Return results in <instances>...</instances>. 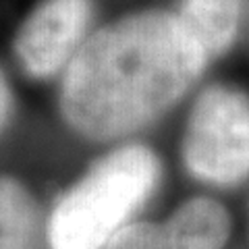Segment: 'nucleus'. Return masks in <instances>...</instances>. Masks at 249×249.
<instances>
[{
    "instance_id": "nucleus-1",
    "label": "nucleus",
    "mask_w": 249,
    "mask_h": 249,
    "mask_svg": "<svg viewBox=\"0 0 249 249\" xmlns=\"http://www.w3.org/2000/svg\"><path fill=\"white\" fill-rule=\"evenodd\" d=\"M208 58L177 13L127 15L85 37L60 81V110L75 131L106 142L170 110Z\"/></svg>"
},
{
    "instance_id": "nucleus-2",
    "label": "nucleus",
    "mask_w": 249,
    "mask_h": 249,
    "mask_svg": "<svg viewBox=\"0 0 249 249\" xmlns=\"http://www.w3.org/2000/svg\"><path fill=\"white\" fill-rule=\"evenodd\" d=\"M160 162L143 145L108 154L67 191L48 220L52 249H104L124 220L152 196Z\"/></svg>"
},
{
    "instance_id": "nucleus-3",
    "label": "nucleus",
    "mask_w": 249,
    "mask_h": 249,
    "mask_svg": "<svg viewBox=\"0 0 249 249\" xmlns=\"http://www.w3.org/2000/svg\"><path fill=\"white\" fill-rule=\"evenodd\" d=\"M187 170L204 183L231 187L249 177V96L212 85L191 108L183 142Z\"/></svg>"
},
{
    "instance_id": "nucleus-4",
    "label": "nucleus",
    "mask_w": 249,
    "mask_h": 249,
    "mask_svg": "<svg viewBox=\"0 0 249 249\" xmlns=\"http://www.w3.org/2000/svg\"><path fill=\"white\" fill-rule=\"evenodd\" d=\"M91 0H44L21 25L15 52L36 79H46L73 60L85 42L91 21Z\"/></svg>"
},
{
    "instance_id": "nucleus-5",
    "label": "nucleus",
    "mask_w": 249,
    "mask_h": 249,
    "mask_svg": "<svg viewBox=\"0 0 249 249\" xmlns=\"http://www.w3.org/2000/svg\"><path fill=\"white\" fill-rule=\"evenodd\" d=\"M229 235L231 218L224 206L193 197L166 222L124 224L104 249H222Z\"/></svg>"
},
{
    "instance_id": "nucleus-6",
    "label": "nucleus",
    "mask_w": 249,
    "mask_h": 249,
    "mask_svg": "<svg viewBox=\"0 0 249 249\" xmlns=\"http://www.w3.org/2000/svg\"><path fill=\"white\" fill-rule=\"evenodd\" d=\"M243 0H181L177 17L196 40L204 56L214 60L237 40Z\"/></svg>"
},
{
    "instance_id": "nucleus-7",
    "label": "nucleus",
    "mask_w": 249,
    "mask_h": 249,
    "mask_svg": "<svg viewBox=\"0 0 249 249\" xmlns=\"http://www.w3.org/2000/svg\"><path fill=\"white\" fill-rule=\"evenodd\" d=\"M0 249H52L36 201L15 178H0Z\"/></svg>"
},
{
    "instance_id": "nucleus-8",
    "label": "nucleus",
    "mask_w": 249,
    "mask_h": 249,
    "mask_svg": "<svg viewBox=\"0 0 249 249\" xmlns=\"http://www.w3.org/2000/svg\"><path fill=\"white\" fill-rule=\"evenodd\" d=\"M11 110H13V98H11V89L6 85L4 75L0 73V131L6 127V123L11 119Z\"/></svg>"
}]
</instances>
